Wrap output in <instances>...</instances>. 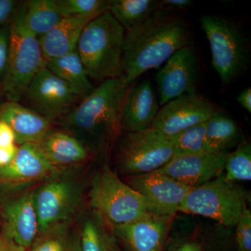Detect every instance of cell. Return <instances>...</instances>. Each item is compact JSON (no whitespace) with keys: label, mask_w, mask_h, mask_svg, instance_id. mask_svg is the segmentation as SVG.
Returning a JSON list of instances; mask_svg holds the SVG:
<instances>
[{"label":"cell","mask_w":251,"mask_h":251,"mask_svg":"<svg viewBox=\"0 0 251 251\" xmlns=\"http://www.w3.org/2000/svg\"><path fill=\"white\" fill-rule=\"evenodd\" d=\"M94 18L64 17L50 31L39 39L46 61L59 58L77 49L82 31Z\"/></svg>","instance_id":"cell-21"},{"label":"cell","mask_w":251,"mask_h":251,"mask_svg":"<svg viewBox=\"0 0 251 251\" xmlns=\"http://www.w3.org/2000/svg\"><path fill=\"white\" fill-rule=\"evenodd\" d=\"M201 27L210 46L211 62L221 83L227 85L250 64L249 37L237 21L217 15H203Z\"/></svg>","instance_id":"cell-5"},{"label":"cell","mask_w":251,"mask_h":251,"mask_svg":"<svg viewBox=\"0 0 251 251\" xmlns=\"http://www.w3.org/2000/svg\"><path fill=\"white\" fill-rule=\"evenodd\" d=\"M75 168L59 169L34 189L39 232L72 223L83 199L84 183Z\"/></svg>","instance_id":"cell-6"},{"label":"cell","mask_w":251,"mask_h":251,"mask_svg":"<svg viewBox=\"0 0 251 251\" xmlns=\"http://www.w3.org/2000/svg\"><path fill=\"white\" fill-rule=\"evenodd\" d=\"M249 195L223 175L192 188L179 212L209 218L226 227H235L247 209Z\"/></svg>","instance_id":"cell-8"},{"label":"cell","mask_w":251,"mask_h":251,"mask_svg":"<svg viewBox=\"0 0 251 251\" xmlns=\"http://www.w3.org/2000/svg\"><path fill=\"white\" fill-rule=\"evenodd\" d=\"M0 120L14 130L18 145L41 143L54 129L52 122L19 102L6 100L0 107Z\"/></svg>","instance_id":"cell-19"},{"label":"cell","mask_w":251,"mask_h":251,"mask_svg":"<svg viewBox=\"0 0 251 251\" xmlns=\"http://www.w3.org/2000/svg\"><path fill=\"white\" fill-rule=\"evenodd\" d=\"M18 146L14 159L9 166L0 169L1 182L25 186L44 181L59 171L48 159L39 143H24Z\"/></svg>","instance_id":"cell-17"},{"label":"cell","mask_w":251,"mask_h":251,"mask_svg":"<svg viewBox=\"0 0 251 251\" xmlns=\"http://www.w3.org/2000/svg\"><path fill=\"white\" fill-rule=\"evenodd\" d=\"M34 189L21 190L14 196L4 199L0 205L1 233L27 249L39 232Z\"/></svg>","instance_id":"cell-14"},{"label":"cell","mask_w":251,"mask_h":251,"mask_svg":"<svg viewBox=\"0 0 251 251\" xmlns=\"http://www.w3.org/2000/svg\"><path fill=\"white\" fill-rule=\"evenodd\" d=\"M19 3V1L15 0H0V26L11 23Z\"/></svg>","instance_id":"cell-33"},{"label":"cell","mask_w":251,"mask_h":251,"mask_svg":"<svg viewBox=\"0 0 251 251\" xmlns=\"http://www.w3.org/2000/svg\"><path fill=\"white\" fill-rule=\"evenodd\" d=\"M161 9V2L156 0H110L108 11L128 31Z\"/></svg>","instance_id":"cell-26"},{"label":"cell","mask_w":251,"mask_h":251,"mask_svg":"<svg viewBox=\"0 0 251 251\" xmlns=\"http://www.w3.org/2000/svg\"><path fill=\"white\" fill-rule=\"evenodd\" d=\"M126 32L109 11L87 23L77 51L91 80L101 83L122 77Z\"/></svg>","instance_id":"cell-3"},{"label":"cell","mask_w":251,"mask_h":251,"mask_svg":"<svg viewBox=\"0 0 251 251\" xmlns=\"http://www.w3.org/2000/svg\"><path fill=\"white\" fill-rule=\"evenodd\" d=\"M39 145L49 161L59 169L75 168L92 157L83 143L63 130L54 129Z\"/></svg>","instance_id":"cell-20"},{"label":"cell","mask_w":251,"mask_h":251,"mask_svg":"<svg viewBox=\"0 0 251 251\" xmlns=\"http://www.w3.org/2000/svg\"><path fill=\"white\" fill-rule=\"evenodd\" d=\"M9 26V60L0 87L6 100L20 102L46 61L39 39L23 27L16 14Z\"/></svg>","instance_id":"cell-9"},{"label":"cell","mask_w":251,"mask_h":251,"mask_svg":"<svg viewBox=\"0 0 251 251\" xmlns=\"http://www.w3.org/2000/svg\"><path fill=\"white\" fill-rule=\"evenodd\" d=\"M0 251H28L0 232Z\"/></svg>","instance_id":"cell-37"},{"label":"cell","mask_w":251,"mask_h":251,"mask_svg":"<svg viewBox=\"0 0 251 251\" xmlns=\"http://www.w3.org/2000/svg\"><path fill=\"white\" fill-rule=\"evenodd\" d=\"M131 85L121 77L104 81L57 123L83 143L92 156H105L120 135L126 96Z\"/></svg>","instance_id":"cell-2"},{"label":"cell","mask_w":251,"mask_h":251,"mask_svg":"<svg viewBox=\"0 0 251 251\" xmlns=\"http://www.w3.org/2000/svg\"><path fill=\"white\" fill-rule=\"evenodd\" d=\"M159 106L150 80L145 79L130 86L122 107L120 133L139 132L150 128Z\"/></svg>","instance_id":"cell-18"},{"label":"cell","mask_w":251,"mask_h":251,"mask_svg":"<svg viewBox=\"0 0 251 251\" xmlns=\"http://www.w3.org/2000/svg\"><path fill=\"white\" fill-rule=\"evenodd\" d=\"M95 217L87 218L82 224L80 230L81 251H117L99 219Z\"/></svg>","instance_id":"cell-29"},{"label":"cell","mask_w":251,"mask_h":251,"mask_svg":"<svg viewBox=\"0 0 251 251\" xmlns=\"http://www.w3.org/2000/svg\"><path fill=\"white\" fill-rule=\"evenodd\" d=\"M163 106L150 128L168 138L193 126L207 122L219 111L214 104L198 93L181 96Z\"/></svg>","instance_id":"cell-13"},{"label":"cell","mask_w":251,"mask_h":251,"mask_svg":"<svg viewBox=\"0 0 251 251\" xmlns=\"http://www.w3.org/2000/svg\"><path fill=\"white\" fill-rule=\"evenodd\" d=\"M206 126V122L193 126L169 138L174 157L205 151Z\"/></svg>","instance_id":"cell-28"},{"label":"cell","mask_w":251,"mask_h":251,"mask_svg":"<svg viewBox=\"0 0 251 251\" xmlns=\"http://www.w3.org/2000/svg\"><path fill=\"white\" fill-rule=\"evenodd\" d=\"M174 216L150 213L129 224L111 227L125 251H162Z\"/></svg>","instance_id":"cell-15"},{"label":"cell","mask_w":251,"mask_h":251,"mask_svg":"<svg viewBox=\"0 0 251 251\" xmlns=\"http://www.w3.org/2000/svg\"><path fill=\"white\" fill-rule=\"evenodd\" d=\"M192 44L187 21L169 10H158L126 32L121 78L131 85L145 72L161 67L175 52Z\"/></svg>","instance_id":"cell-1"},{"label":"cell","mask_w":251,"mask_h":251,"mask_svg":"<svg viewBox=\"0 0 251 251\" xmlns=\"http://www.w3.org/2000/svg\"><path fill=\"white\" fill-rule=\"evenodd\" d=\"M225 179L227 181H250L251 179V145L243 143L232 152L227 153L225 163Z\"/></svg>","instance_id":"cell-27"},{"label":"cell","mask_w":251,"mask_h":251,"mask_svg":"<svg viewBox=\"0 0 251 251\" xmlns=\"http://www.w3.org/2000/svg\"><path fill=\"white\" fill-rule=\"evenodd\" d=\"M80 100L64 81L45 66L31 80L21 101L24 106L54 124Z\"/></svg>","instance_id":"cell-10"},{"label":"cell","mask_w":251,"mask_h":251,"mask_svg":"<svg viewBox=\"0 0 251 251\" xmlns=\"http://www.w3.org/2000/svg\"><path fill=\"white\" fill-rule=\"evenodd\" d=\"M161 2L162 9H183L192 6L193 2L191 0H162Z\"/></svg>","instance_id":"cell-36"},{"label":"cell","mask_w":251,"mask_h":251,"mask_svg":"<svg viewBox=\"0 0 251 251\" xmlns=\"http://www.w3.org/2000/svg\"><path fill=\"white\" fill-rule=\"evenodd\" d=\"M6 100V99L4 97V94H3L1 87H0V107L1 106V105H2Z\"/></svg>","instance_id":"cell-40"},{"label":"cell","mask_w":251,"mask_h":251,"mask_svg":"<svg viewBox=\"0 0 251 251\" xmlns=\"http://www.w3.org/2000/svg\"><path fill=\"white\" fill-rule=\"evenodd\" d=\"M241 130L228 115L218 111L206 122L205 151L212 153H227L229 149L242 144Z\"/></svg>","instance_id":"cell-24"},{"label":"cell","mask_w":251,"mask_h":251,"mask_svg":"<svg viewBox=\"0 0 251 251\" xmlns=\"http://www.w3.org/2000/svg\"><path fill=\"white\" fill-rule=\"evenodd\" d=\"M28 251H81L80 232L72 223L52 226L39 232Z\"/></svg>","instance_id":"cell-25"},{"label":"cell","mask_w":251,"mask_h":251,"mask_svg":"<svg viewBox=\"0 0 251 251\" xmlns=\"http://www.w3.org/2000/svg\"><path fill=\"white\" fill-rule=\"evenodd\" d=\"M18 145L9 147H0V169L9 166L16 156Z\"/></svg>","instance_id":"cell-35"},{"label":"cell","mask_w":251,"mask_h":251,"mask_svg":"<svg viewBox=\"0 0 251 251\" xmlns=\"http://www.w3.org/2000/svg\"><path fill=\"white\" fill-rule=\"evenodd\" d=\"M10 26H0V82L4 78L9 60Z\"/></svg>","instance_id":"cell-32"},{"label":"cell","mask_w":251,"mask_h":251,"mask_svg":"<svg viewBox=\"0 0 251 251\" xmlns=\"http://www.w3.org/2000/svg\"><path fill=\"white\" fill-rule=\"evenodd\" d=\"M199 76V59L193 44L175 52L156 74L159 105L185 94L197 93Z\"/></svg>","instance_id":"cell-11"},{"label":"cell","mask_w":251,"mask_h":251,"mask_svg":"<svg viewBox=\"0 0 251 251\" xmlns=\"http://www.w3.org/2000/svg\"><path fill=\"white\" fill-rule=\"evenodd\" d=\"M227 153H212L205 151L174 157L156 171L190 187H196L222 175Z\"/></svg>","instance_id":"cell-16"},{"label":"cell","mask_w":251,"mask_h":251,"mask_svg":"<svg viewBox=\"0 0 251 251\" xmlns=\"http://www.w3.org/2000/svg\"><path fill=\"white\" fill-rule=\"evenodd\" d=\"M172 251H202V248L197 241L187 239L178 243Z\"/></svg>","instance_id":"cell-38"},{"label":"cell","mask_w":251,"mask_h":251,"mask_svg":"<svg viewBox=\"0 0 251 251\" xmlns=\"http://www.w3.org/2000/svg\"><path fill=\"white\" fill-rule=\"evenodd\" d=\"M14 145H17L14 130L6 122L0 120V147Z\"/></svg>","instance_id":"cell-34"},{"label":"cell","mask_w":251,"mask_h":251,"mask_svg":"<svg viewBox=\"0 0 251 251\" xmlns=\"http://www.w3.org/2000/svg\"><path fill=\"white\" fill-rule=\"evenodd\" d=\"M59 14L64 17H98L108 11L110 0H54Z\"/></svg>","instance_id":"cell-30"},{"label":"cell","mask_w":251,"mask_h":251,"mask_svg":"<svg viewBox=\"0 0 251 251\" xmlns=\"http://www.w3.org/2000/svg\"><path fill=\"white\" fill-rule=\"evenodd\" d=\"M89 201L95 216L110 227L129 224L152 213L143 196L106 165L92 177Z\"/></svg>","instance_id":"cell-4"},{"label":"cell","mask_w":251,"mask_h":251,"mask_svg":"<svg viewBox=\"0 0 251 251\" xmlns=\"http://www.w3.org/2000/svg\"><path fill=\"white\" fill-rule=\"evenodd\" d=\"M236 243L238 251H251V212L247 209L236 224Z\"/></svg>","instance_id":"cell-31"},{"label":"cell","mask_w":251,"mask_h":251,"mask_svg":"<svg viewBox=\"0 0 251 251\" xmlns=\"http://www.w3.org/2000/svg\"><path fill=\"white\" fill-rule=\"evenodd\" d=\"M123 181L140 193L150 211L175 216L192 187L158 171L126 176Z\"/></svg>","instance_id":"cell-12"},{"label":"cell","mask_w":251,"mask_h":251,"mask_svg":"<svg viewBox=\"0 0 251 251\" xmlns=\"http://www.w3.org/2000/svg\"><path fill=\"white\" fill-rule=\"evenodd\" d=\"M46 67L64 81L80 100L90 95L95 89L77 49L59 58L46 61Z\"/></svg>","instance_id":"cell-23"},{"label":"cell","mask_w":251,"mask_h":251,"mask_svg":"<svg viewBox=\"0 0 251 251\" xmlns=\"http://www.w3.org/2000/svg\"><path fill=\"white\" fill-rule=\"evenodd\" d=\"M16 16L23 27L38 39L47 34L63 18L54 0L20 1Z\"/></svg>","instance_id":"cell-22"},{"label":"cell","mask_w":251,"mask_h":251,"mask_svg":"<svg viewBox=\"0 0 251 251\" xmlns=\"http://www.w3.org/2000/svg\"><path fill=\"white\" fill-rule=\"evenodd\" d=\"M238 103L244 110L251 113V87L243 90L238 95L237 99Z\"/></svg>","instance_id":"cell-39"},{"label":"cell","mask_w":251,"mask_h":251,"mask_svg":"<svg viewBox=\"0 0 251 251\" xmlns=\"http://www.w3.org/2000/svg\"><path fill=\"white\" fill-rule=\"evenodd\" d=\"M112 151L115 168L125 176L156 171L175 155L169 138L151 128L120 133Z\"/></svg>","instance_id":"cell-7"}]
</instances>
